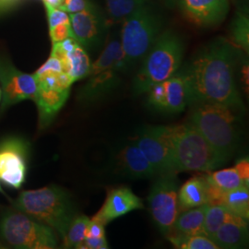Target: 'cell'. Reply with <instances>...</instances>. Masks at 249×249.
<instances>
[{"instance_id":"obj_26","label":"cell","mask_w":249,"mask_h":249,"mask_svg":"<svg viewBox=\"0 0 249 249\" xmlns=\"http://www.w3.org/2000/svg\"><path fill=\"white\" fill-rule=\"evenodd\" d=\"M204 178L211 187L221 191H229L238 187H249V184L241 178L235 167L213 172Z\"/></svg>"},{"instance_id":"obj_28","label":"cell","mask_w":249,"mask_h":249,"mask_svg":"<svg viewBox=\"0 0 249 249\" xmlns=\"http://www.w3.org/2000/svg\"><path fill=\"white\" fill-rule=\"evenodd\" d=\"M89 222V218L85 215H79L73 218L63 238V246L65 249H80L86 238Z\"/></svg>"},{"instance_id":"obj_34","label":"cell","mask_w":249,"mask_h":249,"mask_svg":"<svg viewBox=\"0 0 249 249\" xmlns=\"http://www.w3.org/2000/svg\"><path fill=\"white\" fill-rule=\"evenodd\" d=\"M105 224L100 223L96 220H89L87 231H86V237H102L106 236V229Z\"/></svg>"},{"instance_id":"obj_10","label":"cell","mask_w":249,"mask_h":249,"mask_svg":"<svg viewBox=\"0 0 249 249\" xmlns=\"http://www.w3.org/2000/svg\"><path fill=\"white\" fill-rule=\"evenodd\" d=\"M1 110L25 100H35L38 90L36 74L18 71L7 57L0 55Z\"/></svg>"},{"instance_id":"obj_21","label":"cell","mask_w":249,"mask_h":249,"mask_svg":"<svg viewBox=\"0 0 249 249\" xmlns=\"http://www.w3.org/2000/svg\"><path fill=\"white\" fill-rule=\"evenodd\" d=\"M211 239L218 246L219 249L245 248L249 242L248 221L223 223Z\"/></svg>"},{"instance_id":"obj_37","label":"cell","mask_w":249,"mask_h":249,"mask_svg":"<svg viewBox=\"0 0 249 249\" xmlns=\"http://www.w3.org/2000/svg\"><path fill=\"white\" fill-rule=\"evenodd\" d=\"M0 193H2L3 195H5V192H4L3 188H2V187H1V183H0Z\"/></svg>"},{"instance_id":"obj_12","label":"cell","mask_w":249,"mask_h":249,"mask_svg":"<svg viewBox=\"0 0 249 249\" xmlns=\"http://www.w3.org/2000/svg\"><path fill=\"white\" fill-rule=\"evenodd\" d=\"M29 144L17 137L0 142V180L9 187L20 188L25 182Z\"/></svg>"},{"instance_id":"obj_36","label":"cell","mask_w":249,"mask_h":249,"mask_svg":"<svg viewBox=\"0 0 249 249\" xmlns=\"http://www.w3.org/2000/svg\"><path fill=\"white\" fill-rule=\"evenodd\" d=\"M15 0H0V11L2 9L8 8L10 4H12Z\"/></svg>"},{"instance_id":"obj_22","label":"cell","mask_w":249,"mask_h":249,"mask_svg":"<svg viewBox=\"0 0 249 249\" xmlns=\"http://www.w3.org/2000/svg\"><path fill=\"white\" fill-rule=\"evenodd\" d=\"M209 204V184L204 177H194L178 189V207L182 211Z\"/></svg>"},{"instance_id":"obj_14","label":"cell","mask_w":249,"mask_h":249,"mask_svg":"<svg viewBox=\"0 0 249 249\" xmlns=\"http://www.w3.org/2000/svg\"><path fill=\"white\" fill-rule=\"evenodd\" d=\"M70 20L72 37L84 49H93L104 43L110 24L96 7L70 14Z\"/></svg>"},{"instance_id":"obj_4","label":"cell","mask_w":249,"mask_h":249,"mask_svg":"<svg viewBox=\"0 0 249 249\" xmlns=\"http://www.w3.org/2000/svg\"><path fill=\"white\" fill-rule=\"evenodd\" d=\"M184 52V43L176 33H160L135 77L134 93H145L156 83L176 75L182 66Z\"/></svg>"},{"instance_id":"obj_35","label":"cell","mask_w":249,"mask_h":249,"mask_svg":"<svg viewBox=\"0 0 249 249\" xmlns=\"http://www.w3.org/2000/svg\"><path fill=\"white\" fill-rule=\"evenodd\" d=\"M235 169L238 171L241 178H243V180L249 184V162L248 158H244L241 159L239 161H237V163L235 164Z\"/></svg>"},{"instance_id":"obj_15","label":"cell","mask_w":249,"mask_h":249,"mask_svg":"<svg viewBox=\"0 0 249 249\" xmlns=\"http://www.w3.org/2000/svg\"><path fill=\"white\" fill-rule=\"evenodd\" d=\"M51 54L62 63L64 72L72 83L87 77L90 69V60L86 50L73 38L53 44Z\"/></svg>"},{"instance_id":"obj_7","label":"cell","mask_w":249,"mask_h":249,"mask_svg":"<svg viewBox=\"0 0 249 249\" xmlns=\"http://www.w3.org/2000/svg\"><path fill=\"white\" fill-rule=\"evenodd\" d=\"M124 55L118 39H111L97 60L90 65L85 85L78 98L84 103L98 101L109 94L120 83L121 75L126 71Z\"/></svg>"},{"instance_id":"obj_17","label":"cell","mask_w":249,"mask_h":249,"mask_svg":"<svg viewBox=\"0 0 249 249\" xmlns=\"http://www.w3.org/2000/svg\"><path fill=\"white\" fill-rule=\"evenodd\" d=\"M180 6L187 18L196 25L210 27L226 18L229 0H180Z\"/></svg>"},{"instance_id":"obj_24","label":"cell","mask_w":249,"mask_h":249,"mask_svg":"<svg viewBox=\"0 0 249 249\" xmlns=\"http://www.w3.org/2000/svg\"><path fill=\"white\" fill-rule=\"evenodd\" d=\"M247 221L240 216L232 213L231 211L222 205H207L205 212L203 232L209 238H212L214 233L223 223L228 222H242Z\"/></svg>"},{"instance_id":"obj_5","label":"cell","mask_w":249,"mask_h":249,"mask_svg":"<svg viewBox=\"0 0 249 249\" xmlns=\"http://www.w3.org/2000/svg\"><path fill=\"white\" fill-rule=\"evenodd\" d=\"M174 171L211 172L225 161L188 122L169 125Z\"/></svg>"},{"instance_id":"obj_13","label":"cell","mask_w":249,"mask_h":249,"mask_svg":"<svg viewBox=\"0 0 249 249\" xmlns=\"http://www.w3.org/2000/svg\"><path fill=\"white\" fill-rule=\"evenodd\" d=\"M147 92L149 105L165 114H179L189 106L187 84L178 72L169 79L156 83Z\"/></svg>"},{"instance_id":"obj_19","label":"cell","mask_w":249,"mask_h":249,"mask_svg":"<svg viewBox=\"0 0 249 249\" xmlns=\"http://www.w3.org/2000/svg\"><path fill=\"white\" fill-rule=\"evenodd\" d=\"M120 170L135 179L151 178L157 175L151 162L135 142L124 146L119 154Z\"/></svg>"},{"instance_id":"obj_9","label":"cell","mask_w":249,"mask_h":249,"mask_svg":"<svg viewBox=\"0 0 249 249\" xmlns=\"http://www.w3.org/2000/svg\"><path fill=\"white\" fill-rule=\"evenodd\" d=\"M148 196L151 216L160 229L168 235L179 214L178 180L177 173L165 172L157 174Z\"/></svg>"},{"instance_id":"obj_33","label":"cell","mask_w":249,"mask_h":249,"mask_svg":"<svg viewBox=\"0 0 249 249\" xmlns=\"http://www.w3.org/2000/svg\"><path fill=\"white\" fill-rule=\"evenodd\" d=\"M80 249H108L107 237H86L81 244Z\"/></svg>"},{"instance_id":"obj_30","label":"cell","mask_w":249,"mask_h":249,"mask_svg":"<svg viewBox=\"0 0 249 249\" xmlns=\"http://www.w3.org/2000/svg\"><path fill=\"white\" fill-rule=\"evenodd\" d=\"M95 6L89 0H63L58 9H62L69 14H73L92 9Z\"/></svg>"},{"instance_id":"obj_8","label":"cell","mask_w":249,"mask_h":249,"mask_svg":"<svg viewBox=\"0 0 249 249\" xmlns=\"http://www.w3.org/2000/svg\"><path fill=\"white\" fill-rule=\"evenodd\" d=\"M0 234L16 249H53L58 246L56 232L52 228L19 212L2 218Z\"/></svg>"},{"instance_id":"obj_20","label":"cell","mask_w":249,"mask_h":249,"mask_svg":"<svg viewBox=\"0 0 249 249\" xmlns=\"http://www.w3.org/2000/svg\"><path fill=\"white\" fill-rule=\"evenodd\" d=\"M209 204L222 205L245 220L249 218V187L221 191L209 185Z\"/></svg>"},{"instance_id":"obj_29","label":"cell","mask_w":249,"mask_h":249,"mask_svg":"<svg viewBox=\"0 0 249 249\" xmlns=\"http://www.w3.org/2000/svg\"><path fill=\"white\" fill-rule=\"evenodd\" d=\"M231 38L232 43L243 51L249 53V19L248 10H239L231 25Z\"/></svg>"},{"instance_id":"obj_2","label":"cell","mask_w":249,"mask_h":249,"mask_svg":"<svg viewBox=\"0 0 249 249\" xmlns=\"http://www.w3.org/2000/svg\"><path fill=\"white\" fill-rule=\"evenodd\" d=\"M17 212L52 228L63 240L76 209L69 193L57 186L21 192L14 201Z\"/></svg>"},{"instance_id":"obj_27","label":"cell","mask_w":249,"mask_h":249,"mask_svg":"<svg viewBox=\"0 0 249 249\" xmlns=\"http://www.w3.org/2000/svg\"><path fill=\"white\" fill-rule=\"evenodd\" d=\"M168 239L175 248L181 249H219L218 246L211 238L203 233L185 234L177 232L169 233Z\"/></svg>"},{"instance_id":"obj_25","label":"cell","mask_w":249,"mask_h":249,"mask_svg":"<svg viewBox=\"0 0 249 249\" xmlns=\"http://www.w3.org/2000/svg\"><path fill=\"white\" fill-rule=\"evenodd\" d=\"M150 0H106L107 20L111 23H122L137 9L147 5Z\"/></svg>"},{"instance_id":"obj_32","label":"cell","mask_w":249,"mask_h":249,"mask_svg":"<svg viewBox=\"0 0 249 249\" xmlns=\"http://www.w3.org/2000/svg\"><path fill=\"white\" fill-rule=\"evenodd\" d=\"M49 35L53 44L62 42L67 38L72 37L71 26V21L63 22L55 26L49 28Z\"/></svg>"},{"instance_id":"obj_11","label":"cell","mask_w":249,"mask_h":249,"mask_svg":"<svg viewBox=\"0 0 249 249\" xmlns=\"http://www.w3.org/2000/svg\"><path fill=\"white\" fill-rule=\"evenodd\" d=\"M134 142L142 151L157 174L174 172L173 151L169 125H157L144 128Z\"/></svg>"},{"instance_id":"obj_23","label":"cell","mask_w":249,"mask_h":249,"mask_svg":"<svg viewBox=\"0 0 249 249\" xmlns=\"http://www.w3.org/2000/svg\"><path fill=\"white\" fill-rule=\"evenodd\" d=\"M207 205L191 208L184 211L180 215L178 214L173 226V231L185 234H204L203 227Z\"/></svg>"},{"instance_id":"obj_16","label":"cell","mask_w":249,"mask_h":249,"mask_svg":"<svg viewBox=\"0 0 249 249\" xmlns=\"http://www.w3.org/2000/svg\"><path fill=\"white\" fill-rule=\"evenodd\" d=\"M143 208L142 198L135 195L129 187H116L108 191L105 203L92 219L107 225L124 214Z\"/></svg>"},{"instance_id":"obj_6","label":"cell","mask_w":249,"mask_h":249,"mask_svg":"<svg viewBox=\"0 0 249 249\" xmlns=\"http://www.w3.org/2000/svg\"><path fill=\"white\" fill-rule=\"evenodd\" d=\"M160 17L149 4L124 19L119 41L126 69L145 57L160 36Z\"/></svg>"},{"instance_id":"obj_1","label":"cell","mask_w":249,"mask_h":249,"mask_svg":"<svg viewBox=\"0 0 249 249\" xmlns=\"http://www.w3.org/2000/svg\"><path fill=\"white\" fill-rule=\"evenodd\" d=\"M236 50L219 37L202 46L178 73L187 84L189 105L214 103L233 110L244 108L235 81Z\"/></svg>"},{"instance_id":"obj_3","label":"cell","mask_w":249,"mask_h":249,"mask_svg":"<svg viewBox=\"0 0 249 249\" xmlns=\"http://www.w3.org/2000/svg\"><path fill=\"white\" fill-rule=\"evenodd\" d=\"M191 106L188 123L226 162L238 146V124L233 109L214 103H196Z\"/></svg>"},{"instance_id":"obj_18","label":"cell","mask_w":249,"mask_h":249,"mask_svg":"<svg viewBox=\"0 0 249 249\" xmlns=\"http://www.w3.org/2000/svg\"><path fill=\"white\" fill-rule=\"evenodd\" d=\"M70 89L38 84L37 94L34 101L37 105L39 126L41 128H45L52 123L69 98Z\"/></svg>"},{"instance_id":"obj_31","label":"cell","mask_w":249,"mask_h":249,"mask_svg":"<svg viewBox=\"0 0 249 249\" xmlns=\"http://www.w3.org/2000/svg\"><path fill=\"white\" fill-rule=\"evenodd\" d=\"M47 18H48V24L49 28L55 26L57 24H60L63 22H69L70 20V14L58 8H54L48 4L45 3Z\"/></svg>"},{"instance_id":"obj_38","label":"cell","mask_w":249,"mask_h":249,"mask_svg":"<svg viewBox=\"0 0 249 249\" xmlns=\"http://www.w3.org/2000/svg\"><path fill=\"white\" fill-rule=\"evenodd\" d=\"M1 96H2V92H1V88H0V101H1Z\"/></svg>"}]
</instances>
